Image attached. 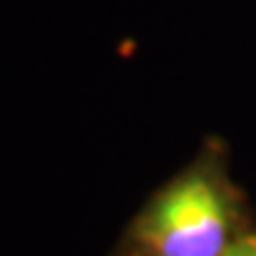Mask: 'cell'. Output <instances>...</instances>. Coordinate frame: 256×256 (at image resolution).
Wrapping results in <instances>:
<instances>
[{
	"mask_svg": "<svg viewBox=\"0 0 256 256\" xmlns=\"http://www.w3.org/2000/svg\"><path fill=\"white\" fill-rule=\"evenodd\" d=\"M240 194L216 147L147 200L130 220L126 244L133 256H223L242 235Z\"/></svg>",
	"mask_w": 256,
	"mask_h": 256,
	"instance_id": "obj_1",
	"label": "cell"
},
{
	"mask_svg": "<svg viewBox=\"0 0 256 256\" xmlns=\"http://www.w3.org/2000/svg\"><path fill=\"white\" fill-rule=\"evenodd\" d=\"M223 256H256V232H242Z\"/></svg>",
	"mask_w": 256,
	"mask_h": 256,
	"instance_id": "obj_2",
	"label": "cell"
}]
</instances>
